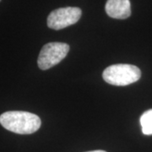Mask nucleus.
Instances as JSON below:
<instances>
[{
	"mask_svg": "<svg viewBox=\"0 0 152 152\" xmlns=\"http://www.w3.org/2000/svg\"><path fill=\"white\" fill-rule=\"evenodd\" d=\"M107 15L113 19L124 20L131 15L129 0H107L105 6Z\"/></svg>",
	"mask_w": 152,
	"mask_h": 152,
	"instance_id": "39448f33",
	"label": "nucleus"
},
{
	"mask_svg": "<svg viewBox=\"0 0 152 152\" xmlns=\"http://www.w3.org/2000/svg\"><path fill=\"white\" fill-rule=\"evenodd\" d=\"M0 124L13 133L31 134L40 129L42 122L36 114L23 111H10L1 114Z\"/></svg>",
	"mask_w": 152,
	"mask_h": 152,
	"instance_id": "f257e3e1",
	"label": "nucleus"
},
{
	"mask_svg": "<svg viewBox=\"0 0 152 152\" xmlns=\"http://www.w3.org/2000/svg\"><path fill=\"white\" fill-rule=\"evenodd\" d=\"M140 125L142 132L145 135L152 134V109L146 111L142 114L140 118Z\"/></svg>",
	"mask_w": 152,
	"mask_h": 152,
	"instance_id": "423d86ee",
	"label": "nucleus"
},
{
	"mask_svg": "<svg viewBox=\"0 0 152 152\" xmlns=\"http://www.w3.org/2000/svg\"><path fill=\"white\" fill-rule=\"evenodd\" d=\"M0 1H1V0H0Z\"/></svg>",
	"mask_w": 152,
	"mask_h": 152,
	"instance_id": "6e6552de",
	"label": "nucleus"
},
{
	"mask_svg": "<svg viewBox=\"0 0 152 152\" xmlns=\"http://www.w3.org/2000/svg\"><path fill=\"white\" fill-rule=\"evenodd\" d=\"M69 51V46L64 42H50L42 47L37 64L42 70H47L59 64Z\"/></svg>",
	"mask_w": 152,
	"mask_h": 152,
	"instance_id": "7ed1b4c3",
	"label": "nucleus"
},
{
	"mask_svg": "<svg viewBox=\"0 0 152 152\" xmlns=\"http://www.w3.org/2000/svg\"><path fill=\"white\" fill-rule=\"evenodd\" d=\"M102 77L105 82L110 85L124 86L138 81L141 77V71L131 64H114L105 69Z\"/></svg>",
	"mask_w": 152,
	"mask_h": 152,
	"instance_id": "f03ea898",
	"label": "nucleus"
},
{
	"mask_svg": "<svg viewBox=\"0 0 152 152\" xmlns=\"http://www.w3.org/2000/svg\"><path fill=\"white\" fill-rule=\"evenodd\" d=\"M86 152H107L105 151H102V150H96V151H86Z\"/></svg>",
	"mask_w": 152,
	"mask_h": 152,
	"instance_id": "0eeeda50",
	"label": "nucleus"
},
{
	"mask_svg": "<svg viewBox=\"0 0 152 152\" xmlns=\"http://www.w3.org/2000/svg\"><path fill=\"white\" fill-rule=\"evenodd\" d=\"M82 11L77 7L59 8L52 11L48 17V26L53 30H61L79 21Z\"/></svg>",
	"mask_w": 152,
	"mask_h": 152,
	"instance_id": "20e7f679",
	"label": "nucleus"
}]
</instances>
